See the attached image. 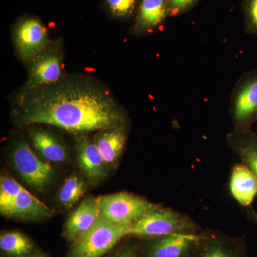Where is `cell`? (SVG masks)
<instances>
[{"instance_id": "6da1fadb", "label": "cell", "mask_w": 257, "mask_h": 257, "mask_svg": "<svg viewBox=\"0 0 257 257\" xmlns=\"http://www.w3.org/2000/svg\"><path fill=\"white\" fill-rule=\"evenodd\" d=\"M13 116L20 126L51 125L80 135L128 126L126 111L110 91L82 74L64 75L55 84L15 96Z\"/></svg>"}, {"instance_id": "7a4b0ae2", "label": "cell", "mask_w": 257, "mask_h": 257, "mask_svg": "<svg viewBox=\"0 0 257 257\" xmlns=\"http://www.w3.org/2000/svg\"><path fill=\"white\" fill-rule=\"evenodd\" d=\"M64 45L62 40L50 45L29 62L26 82L15 96H21L60 81L64 74Z\"/></svg>"}, {"instance_id": "3957f363", "label": "cell", "mask_w": 257, "mask_h": 257, "mask_svg": "<svg viewBox=\"0 0 257 257\" xmlns=\"http://www.w3.org/2000/svg\"><path fill=\"white\" fill-rule=\"evenodd\" d=\"M132 224H112L100 218L72 243L67 257H101L130 234Z\"/></svg>"}, {"instance_id": "277c9868", "label": "cell", "mask_w": 257, "mask_h": 257, "mask_svg": "<svg viewBox=\"0 0 257 257\" xmlns=\"http://www.w3.org/2000/svg\"><path fill=\"white\" fill-rule=\"evenodd\" d=\"M197 229L189 216L160 206L132 224L128 236L152 239L179 233H196Z\"/></svg>"}, {"instance_id": "5b68a950", "label": "cell", "mask_w": 257, "mask_h": 257, "mask_svg": "<svg viewBox=\"0 0 257 257\" xmlns=\"http://www.w3.org/2000/svg\"><path fill=\"white\" fill-rule=\"evenodd\" d=\"M230 115L234 132L251 130L257 122V69L243 73L230 97Z\"/></svg>"}, {"instance_id": "8992f818", "label": "cell", "mask_w": 257, "mask_h": 257, "mask_svg": "<svg viewBox=\"0 0 257 257\" xmlns=\"http://www.w3.org/2000/svg\"><path fill=\"white\" fill-rule=\"evenodd\" d=\"M160 207L126 192L100 197L101 217L114 224H133Z\"/></svg>"}, {"instance_id": "52a82bcc", "label": "cell", "mask_w": 257, "mask_h": 257, "mask_svg": "<svg viewBox=\"0 0 257 257\" xmlns=\"http://www.w3.org/2000/svg\"><path fill=\"white\" fill-rule=\"evenodd\" d=\"M11 157L18 175L37 192H43L55 180V170L40 160L23 138L13 143Z\"/></svg>"}, {"instance_id": "ba28073f", "label": "cell", "mask_w": 257, "mask_h": 257, "mask_svg": "<svg viewBox=\"0 0 257 257\" xmlns=\"http://www.w3.org/2000/svg\"><path fill=\"white\" fill-rule=\"evenodd\" d=\"M13 40L20 60L28 64L52 42L47 27L32 16L23 17L15 23Z\"/></svg>"}, {"instance_id": "9c48e42d", "label": "cell", "mask_w": 257, "mask_h": 257, "mask_svg": "<svg viewBox=\"0 0 257 257\" xmlns=\"http://www.w3.org/2000/svg\"><path fill=\"white\" fill-rule=\"evenodd\" d=\"M202 234L179 233L150 239L142 257H194Z\"/></svg>"}, {"instance_id": "30bf717a", "label": "cell", "mask_w": 257, "mask_h": 257, "mask_svg": "<svg viewBox=\"0 0 257 257\" xmlns=\"http://www.w3.org/2000/svg\"><path fill=\"white\" fill-rule=\"evenodd\" d=\"M168 18L169 0H139L130 32L138 37L151 35L163 28Z\"/></svg>"}, {"instance_id": "8fae6325", "label": "cell", "mask_w": 257, "mask_h": 257, "mask_svg": "<svg viewBox=\"0 0 257 257\" xmlns=\"http://www.w3.org/2000/svg\"><path fill=\"white\" fill-rule=\"evenodd\" d=\"M77 160L79 170L92 183H98L107 175L108 168L94 138L88 135H80L76 144Z\"/></svg>"}, {"instance_id": "7c38bea8", "label": "cell", "mask_w": 257, "mask_h": 257, "mask_svg": "<svg viewBox=\"0 0 257 257\" xmlns=\"http://www.w3.org/2000/svg\"><path fill=\"white\" fill-rule=\"evenodd\" d=\"M101 218L100 197L85 199L69 215L64 226V236L72 243L90 229Z\"/></svg>"}, {"instance_id": "4fadbf2b", "label": "cell", "mask_w": 257, "mask_h": 257, "mask_svg": "<svg viewBox=\"0 0 257 257\" xmlns=\"http://www.w3.org/2000/svg\"><path fill=\"white\" fill-rule=\"evenodd\" d=\"M194 257H247V253L243 240L223 234H204Z\"/></svg>"}, {"instance_id": "5bb4252c", "label": "cell", "mask_w": 257, "mask_h": 257, "mask_svg": "<svg viewBox=\"0 0 257 257\" xmlns=\"http://www.w3.org/2000/svg\"><path fill=\"white\" fill-rule=\"evenodd\" d=\"M128 138V126H116L98 131L94 135L98 150L109 170L117 165Z\"/></svg>"}, {"instance_id": "9a60e30c", "label": "cell", "mask_w": 257, "mask_h": 257, "mask_svg": "<svg viewBox=\"0 0 257 257\" xmlns=\"http://www.w3.org/2000/svg\"><path fill=\"white\" fill-rule=\"evenodd\" d=\"M52 214L50 207L23 188L5 216L22 221H39L50 217Z\"/></svg>"}, {"instance_id": "2e32d148", "label": "cell", "mask_w": 257, "mask_h": 257, "mask_svg": "<svg viewBox=\"0 0 257 257\" xmlns=\"http://www.w3.org/2000/svg\"><path fill=\"white\" fill-rule=\"evenodd\" d=\"M29 138L34 148L45 160L53 163H64L68 160L65 145L48 130L33 126L29 130Z\"/></svg>"}, {"instance_id": "e0dca14e", "label": "cell", "mask_w": 257, "mask_h": 257, "mask_svg": "<svg viewBox=\"0 0 257 257\" xmlns=\"http://www.w3.org/2000/svg\"><path fill=\"white\" fill-rule=\"evenodd\" d=\"M231 195L243 207H248L257 195V177L243 163L234 166L229 184Z\"/></svg>"}, {"instance_id": "ac0fdd59", "label": "cell", "mask_w": 257, "mask_h": 257, "mask_svg": "<svg viewBox=\"0 0 257 257\" xmlns=\"http://www.w3.org/2000/svg\"><path fill=\"white\" fill-rule=\"evenodd\" d=\"M226 144L257 177V133L232 131L226 135Z\"/></svg>"}, {"instance_id": "d6986e66", "label": "cell", "mask_w": 257, "mask_h": 257, "mask_svg": "<svg viewBox=\"0 0 257 257\" xmlns=\"http://www.w3.org/2000/svg\"><path fill=\"white\" fill-rule=\"evenodd\" d=\"M0 248L5 257H28L38 252L31 240L18 231H3Z\"/></svg>"}, {"instance_id": "ffe728a7", "label": "cell", "mask_w": 257, "mask_h": 257, "mask_svg": "<svg viewBox=\"0 0 257 257\" xmlns=\"http://www.w3.org/2000/svg\"><path fill=\"white\" fill-rule=\"evenodd\" d=\"M87 187V180L81 176L76 174L69 176L64 180L57 195L60 205L66 209L73 207L85 194Z\"/></svg>"}, {"instance_id": "44dd1931", "label": "cell", "mask_w": 257, "mask_h": 257, "mask_svg": "<svg viewBox=\"0 0 257 257\" xmlns=\"http://www.w3.org/2000/svg\"><path fill=\"white\" fill-rule=\"evenodd\" d=\"M103 3L106 12L113 18L125 22L134 20L139 0H103Z\"/></svg>"}, {"instance_id": "7402d4cb", "label": "cell", "mask_w": 257, "mask_h": 257, "mask_svg": "<svg viewBox=\"0 0 257 257\" xmlns=\"http://www.w3.org/2000/svg\"><path fill=\"white\" fill-rule=\"evenodd\" d=\"M24 187L15 179L8 175H2L0 179V212L5 214L9 210L15 198Z\"/></svg>"}, {"instance_id": "603a6c76", "label": "cell", "mask_w": 257, "mask_h": 257, "mask_svg": "<svg viewBox=\"0 0 257 257\" xmlns=\"http://www.w3.org/2000/svg\"><path fill=\"white\" fill-rule=\"evenodd\" d=\"M241 10L245 33L257 36V0H242Z\"/></svg>"}, {"instance_id": "cb8c5ba5", "label": "cell", "mask_w": 257, "mask_h": 257, "mask_svg": "<svg viewBox=\"0 0 257 257\" xmlns=\"http://www.w3.org/2000/svg\"><path fill=\"white\" fill-rule=\"evenodd\" d=\"M200 0H169L170 18L187 14L197 6Z\"/></svg>"}, {"instance_id": "d4e9b609", "label": "cell", "mask_w": 257, "mask_h": 257, "mask_svg": "<svg viewBox=\"0 0 257 257\" xmlns=\"http://www.w3.org/2000/svg\"><path fill=\"white\" fill-rule=\"evenodd\" d=\"M139 250L140 248L136 243H128L109 257H139Z\"/></svg>"}, {"instance_id": "484cf974", "label": "cell", "mask_w": 257, "mask_h": 257, "mask_svg": "<svg viewBox=\"0 0 257 257\" xmlns=\"http://www.w3.org/2000/svg\"><path fill=\"white\" fill-rule=\"evenodd\" d=\"M28 257H48L46 253L43 252H37Z\"/></svg>"}, {"instance_id": "4316f807", "label": "cell", "mask_w": 257, "mask_h": 257, "mask_svg": "<svg viewBox=\"0 0 257 257\" xmlns=\"http://www.w3.org/2000/svg\"><path fill=\"white\" fill-rule=\"evenodd\" d=\"M251 217L252 218L253 221L257 223V211L256 212H252Z\"/></svg>"}]
</instances>
